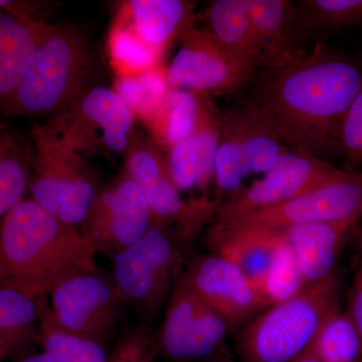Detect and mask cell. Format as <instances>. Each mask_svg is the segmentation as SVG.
Masks as SVG:
<instances>
[{
    "label": "cell",
    "instance_id": "cell-26",
    "mask_svg": "<svg viewBox=\"0 0 362 362\" xmlns=\"http://www.w3.org/2000/svg\"><path fill=\"white\" fill-rule=\"evenodd\" d=\"M294 6L304 44L349 28H362V0H301Z\"/></svg>",
    "mask_w": 362,
    "mask_h": 362
},
{
    "label": "cell",
    "instance_id": "cell-6",
    "mask_svg": "<svg viewBox=\"0 0 362 362\" xmlns=\"http://www.w3.org/2000/svg\"><path fill=\"white\" fill-rule=\"evenodd\" d=\"M182 242L173 228L153 221L141 239L113 257L112 284L144 320L166 306L185 274Z\"/></svg>",
    "mask_w": 362,
    "mask_h": 362
},
{
    "label": "cell",
    "instance_id": "cell-40",
    "mask_svg": "<svg viewBox=\"0 0 362 362\" xmlns=\"http://www.w3.org/2000/svg\"><path fill=\"white\" fill-rule=\"evenodd\" d=\"M357 362H362V356L361 357V358L358 359V361Z\"/></svg>",
    "mask_w": 362,
    "mask_h": 362
},
{
    "label": "cell",
    "instance_id": "cell-8",
    "mask_svg": "<svg viewBox=\"0 0 362 362\" xmlns=\"http://www.w3.org/2000/svg\"><path fill=\"white\" fill-rule=\"evenodd\" d=\"M136 117L114 88L95 85L45 124L71 148L88 154L126 153Z\"/></svg>",
    "mask_w": 362,
    "mask_h": 362
},
{
    "label": "cell",
    "instance_id": "cell-13",
    "mask_svg": "<svg viewBox=\"0 0 362 362\" xmlns=\"http://www.w3.org/2000/svg\"><path fill=\"white\" fill-rule=\"evenodd\" d=\"M339 170L323 159L290 150L263 178L221 202L214 225L291 201L322 185Z\"/></svg>",
    "mask_w": 362,
    "mask_h": 362
},
{
    "label": "cell",
    "instance_id": "cell-29",
    "mask_svg": "<svg viewBox=\"0 0 362 362\" xmlns=\"http://www.w3.org/2000/svg\"><path fill=\"white\" fill-rule=\"evenodd\" d=\"M108 52L117 78L135 75L161 66L160 54L145 44L118 16L109 32Z\"/></svg>",
    "mask_w": 362,
    "mask_h": 362
},
{
    "label": "cell",
    "instance_id": "cell-17",
    "mask_svg": "<svg viewBox=\"0 0 362 362\" xmlns=\"http://www.w3.org/2000/svg\"><path fill=\"white\" fill-rule=\"evenodd\" d=\"M261 52V70L279 68L303 56L296 9L288 0H247Z\"/></svg>",
    "mask_w": 362,
    "mask_h": 362
},
{
    "label": "cell",
    "instance_id": "cell-15",
    "mask_svg": "<svg viewBox=\"0 0 362 362\" xmlns=\"http://www.w3.org/2000/svg\"><path fill=\"white\" fill-rule=\"evenodd\" d=\"M183 277L232 328L269 307L240 269L218 255L197 259Z\"/></svg>",
    "mask_w": 362,
    "mask_h": 362
},
{
    "label": "cell",
    "instance_id": "cell-36",
    "mask_svg": "<svg viewBox=\"0 0 362 362\" xmlns=\"http://www.w3.org/2000/svg\"><path fill=\"white\" fill-rule=\"evenodd\" d=\"M359 246L361 247V249L358 252V258L356 259V264L354 269V275H352L351 285H350L349 293V310L346 312L349 314L350 318L352 319L357 331H358L361 340L362 356V240Z\"/></svg>",
    "mask_w": 362,
    "mask_h": 362
},
{
    "label": "cell",
    "instance_id": "cell-16",
    "mask_svg": "<svg viewBox=\"0 0 362 362\" xmlns=\"http://www.w3.org/2000/svg\"><path fill=\"white\" fill-rule=\"evenodd\" d=\"M199 95V110L194 129L187 139L166 150L169 173L181 192H206L214 180V162L221 141L223 112L213 97Z\"/></svg>",
    "mask_w": 362,
    "mask_h": 362
},
{
    "label": "cell",
    "instance_id": "cell-30",
    "mask_svg": "<svg viewBox=\"0 0 362 362\" xmlns=\"http://www.w3.org/2000/svg\"><path fill=\"white\" fill-rule=\"evenodd\" d=\"M114 90L136 117L145 122L168 96L169 87L163 66L116 78Z\"/></svg>",
    "mask_w": 362,
    "mask_h": 362
},
{
    "label": "cell",
    "instance_id": "cell-24",
    "mask_svg": "<svg viewBox=\"0 0 362 362\" xmlns=\"http://www.w3.org/2000/svg\"><path fill=\"white\" fill-rule=\"evenodd\" d=\"M33 149L23 136L0 123V220L25 199L32 175Z\"/></svg>",
    "mask_w": 362,
    "mask_h": 362
},
{
    "label": "cell",
    "instance_id": "cell-18",
    "mask_svg": "<svg viewBox=\"0 0 362 362\" xmlns=\"http://www.w3.org/2000/svg\"><path fill=\"white\" fill-rule=\"evenodd\" d=\"M204 30L240 70L251 77L261 71V52L247 0H214L202 13Z\"/></svg>",
    "mask_w": 362,
    "mask_h": 362
},
{
    "label": "cell",
    "instance_id": "cell-14",
    "mask_svg": "<svg viewBox=\"0 0 362 362\" xmlns=\"http://www.w3.org/2000/svg\"><path fill=\"white\" fill-rule=\"evenodd\" d=\"M165 71L171 89L211 97L235 93L254 80L230 61L204 28L195 25L181 35L177 52Z\"/></svg>",
    "mask_w": 362,
    "mask_h": 362
},
{
    "label": "cell",
    "instance_id": "cell-32",
    "mask_svg": "<svg viewBox=\"0 0 362 362\" xmlns=\"http://www.w3.org/2000/svg\"><path fill=\"white\" fill-rule=\"evenodd\" d=\"M306 287L294 252L283 232V239L266 278L263 298L268 306H272L297 296Z\"/></svg>",
    "mask_w": 362,
    "mask_h": 362
},
{
    "label": "cell",
    "instance_id": "cell-21",
    "mask_svg": "<svg viewBox=\"0 0 362 362\" xmlns=\"http://www.w3.org/2000/svg\"><path fill=\"white\" fill-rule=\"evenodd\" d=\"M356 226L311 223L283 230L307 286L322 282L334 275V267L343 245Z\"/></svg>",
    "mask_w": 362,
    "mask_h": 362
},
{
    "label": "cell",
    "instance_id": "cell-23",
    "mask_svg": "<svg viewBox=\"0 0 362 362\" xmlns=\"http://www.w3.org/2000/svg\"><path fill=\"white\" fill-rule=\"evenodd\" d=\"M47 299L0 289V362L39 338V321Z\"/></svg>",
    "mask_w": 362,
    "mask_h": 362
},
{
    "label": "cell",
    "instance_id": "cell-9",
    "mask_svg": "<svg viewBox=\"0 0 362 362\" xmlns=\"http://www.w3.org/2000/svg\"><path fill=\"white\" fill-rule=\"evenodd\" d=\"M362 221V173L341 170L306 194L237 220L213 225L221 228L284 230L311 223H349Z\"/></svg>",
    "mask_w": 362,
    "mask_h": 362
},
{
    "label": "cell",
    "instance_id": "cell-33",
    "mask_svg": "<svg viewBox=\"0 0 362 362\" xmlns=\"http://www.w3.org/2000/svg\"><path fill=\"white\" fill-rule=\"evenodd\" d=\"M39 340L54 362H108L104 346L57 329L42 313Z\"/></svg>",
    "mask_w": 362,
    "mask_h": 362
},
{
    "label": "cell",
    "instance_id": "cell-22",
    "mask_svg": "<svg viewBox=\"0 0 362 362\" xmlns=\"http://www.w3.org/2000/svg\"><path fill=\"white\" fill-rule=\"evenodd\" d=\"M37 21L0 7V114L13 102L37 45Z\"/></svg>",
    "mask_w": 362,
    "mask_h": 362
},
{
    "label": "cell",
    "instance_id": "cell-1",
    "mask_svg": "<svg viewBox=\"0 0 362 362\" xmlns=\"http://www.w3.org/2000/svg\"><path fill=\"white\" fill-rule=\"evenodd\" d=\"M251 105L291 150L327 161L341 156L340 131L362 90L356 59L318 44L292 63L258 71Z\"/></svg>",
    "mask_w": 362,
    "mask_h": 362
},
{
    "label": "cell",
    "instance_id": "cell-35",
    "mask_svg": "<svg viewBox=\"0 0 362 362\" xmlns=\"http://www.w3.org/2000/svg\"><path fill=\"white\" fill-rule=\"evenodd\" d=\"M340 150L349 163H362V90L352 102L343 121Z\"/></svg>",
    "mask_w": 362,
    "mask_h": 362
},
{
    "label": "cell",
    "instance_id": "cell-3",
    "mask_svg": "<svg viewBox=\"0 0 362 362\" xmlns=\"http://www.w3.org/2000/svg\"><path fill=\"white\" fill-rule=\"evenodd\" d=\"M30 66L4 115L47 118L64 113L95 86V59L84 33L63 23L37 21Z\"/></svg>",
    "mask_w": 362,
    "mask_h": 362
},
{
    "label": "cell",
    "instance_id": "cell-25",
    "mask_svg": "<svg viewBox=\"0 0 362 362\" xmlns=\"http://www.w3.org/2000/svg\"><path fill=\"white\" fill-rule=\"evenodd\" d=\"M235 109L239 121L247 175H265L291 149L251 105L243 103Z\"/></svg>",
    "mask_w": 362,
    "mask_h": 362
},
{
    "label": "cell",
    "instance_id": "cell-7",
    "mask_svg": "<svg viewBox=\"0 0 362 362\" xmlns=\"http://www.w3.org/2000/svg\"><path fill=\"white\" fill-rule=\"evenodd\" d=\"M125 157L124 170L142 190L154 221L173 228L183 242L216 216L218 204L209 197H183L169 173L165 152L148 135L135 131Z\"/></svg>",
    "mask_w": 362,
    "mask_h": 362
},
{
    "label": "cell",
    "instance_id": "cell-34",
    "mask_svg": "<svg viewBox=\"0 0 362 362\" xmlns=\"http://www.w3.org/2000/svg\"><path fill=\"white\" fill-rule=\"evenodd\" d=\"M157 354L156 337L145 328H137L118 340L108 362H153Z\"/></svg>",
    "mask_w": 362,
    "mask_h": 362
},
{
    "label": "cell",
    "instance_id": "cell-2",
    "mask_svg": "<svg viewBox=\"0 0 362 362\" xmlns=\"http://www.w3.org/2000/svg\"><path fill=\"white\" fill-rule=\"evenodd\" d=\"M97 254L78 226L23 199L0 220V289L47 299L69 279L99 274Z\"/></svg>",
    "mask_w": 362,
    "mask_h": 362
},
{
    "label": "cell",
    "instance_id": "cell-4",
    "mask_svg": "<svg viewBox=\"0 0 362 362\" xmlns=\"http://www.w3.org/2000/svg\"><path fill=\"white\" fill-rule=\"evenodd\" d=\"M339 311L338 278L307 286L297 296L267 307L239 337L240 362H293L315 341L326 321Z\"/></svg>",
    "mask_w": 362,
    "mask_h": 362
},
{
    "label": "cell",
    "instance_id": "cell-27",
    "mask_svg": "<svg viewBox=\"0 0 362 362\" xmlns=\"http://www.w3.org/2000/svg\"><path fill=\"white\" fill-rule=\"evenodd\" d=\"M197 110V93L171 89L158 109L143 124L150 139L166 151L192 134Z\"/></svg>",
    "mask_w": 362,
    "mask_h": 362
},
{
    "label": "cell",
    "instance_id": "cell-19",
    "mask_svg": "<svg viewBox=\"0 0 362 362\" xmlns=\"http://www.w3.org/2000/svg\"><path fill=\"white\" fill-rule=\"evenodd\" d=\"M194 7L185 0H130L117 16L163 58L168 47L194 25Z\"/></svg>",
    "mask_w": 362,
    "mask_h": 362
},
{
    "label": "cell",
    "instance_id": "cell-37",
    "mask_svg": "<svg viewBox=\"0 0 362 362\" xmlns=\"http://www.w3.org/2000/svg\"><path fill=\"white\" fill-rule=\"evenodd\" d=\"M21 362H54V361L51 354L42 351L40 352V354L25 357V358H23Z\"/></svg>",
    "mask_w": 362,
    "mask_h": 362
},
{
    "label": "cell",
    "instance_id": "cell-31",
    "mask_svg": "<svg viewBox=\"0 0 362 362\" xmlns=\"http://www.w3.org/2000/svg\"><path fill=\"white\" fill-rule=\"evenodd\" d=\"M311 347L321 362H357L361 356V337L347 312L333 314Z\"/></svg>",
    "mask_w": 362,
    "mask_h": 362
},
{
    "label": "cell",
    "instance_id": "cell-28",
    "mask_svg": "<svg viewBox=\"0 0 362 362\" xmlns=\"http://www.w3.org/2000/svg\"><path fill=\"white\" fill-rule=\"evenodd\" d=\"M247 175L239 121L233 107L223 113L221 141L214 162V181L221 197L218 206L243 189V181Z\"/></svg>",
    "mask_w": 362,
    "mask_h": 362
},
{
    "label": "cell",
    "instance_id": "cell-12",
    "mask_svg": "<svg viewBox=\"0 0 362 362\" xmlns=\"http://www.w3.org/2000/svg\"><path fill=\"white\" fill-rule=\"evenodd\" d=\"M153 221L142 190L123 170L100 189L80 230L98 254L115 257L141 239Z\"/></svg>",
    "mask_w": 362,
    "mask_h": 362
},
{
    "label": "cell",
    "instance_id": "cell-10",
    "mask_svg": "<svg viewBox=\"0 0 362 362\" xmlns=\"http://www.w3.org/2000/svg\"><path fill=\"white\" fill-rule=\"evenodd\" d=\"M232 326L181 277L165 307L158 351L176 362H209L226 357Z\"/></svg>",
    "mask_w": 362,
    "mask_h": 362
},
{
    "label": "cell",
    "instance_id": "cell-11",
    "mask_svg": "<svg viewBox=\"0 0 362 362\" xmlns=\"http://www.w3.org/2000/svg\"><path fill=\"white\" fill-rule=\"evenodd\" d=\"M42 314L57 329L104 346L115 332L120 298L99 274L69 279L49 295Z\"/></svg>",
    "mask_w": 362,
    "mask_h": 362
},
{
    "label": "cell",
    "instance_id": "cell-38",
    "mask_svg": "<svg viewBox=\"0 0 362 362\" xmlns=\"http://www.w3.org/2000/svg\"><path fill=\"white\" fill-rule=\"evenodd\" d=\"M293 362H321L320 359L318 358V356H316L314 350L312 349V347L307 350L305 354H302L301 356L298 357L296 361Z\"/></svg>",
    "mask_w": 362,
    "mask_h": 362
},
{
    "label": "cell",
    "instance_id": "cell-20",
    "mask_svg": "<svg viewBox=\"0 0 362 362\" xmlns=\"http://www.w3.org/2000/svg\"><path fill=\"white\" fill-rule=\"evenodd\" d=\"M282 239V230L261 228H211L209 233L214 254L237 266L262 297L267 276Z\"/></svg>",
    "mask_w": 362,
    "mask_h": 362
},
{
    "label": "cell",
    "instance_id": "cell-5",
    "mask_svg": "<svg viewBox=\"0 0 362 362\" xmlns=\"http://www.w3.org/2000/svg\"><path fill=\"white\" fill-rule=\"evenodd\" d=\"M30 143V199L59 220L80 228L100 192L96 175L85 156L45 123L33 125Z\"/></svg>",
    "mask_w": 362,
    "mask_h": 362
},
{
    "label": "cell",
    "instance_id": "cell-39",
    "mask_svg": "<svg viewBox=\"0 0 362 362\" xmlns=\"http://www.w3.org/2000/svg\"><path fill=\"white\" fill-rule=\"evenodd\" d=\"M209 362H233V361H230V359H228V357H223V358L216 359V361H209Z\"/></svg>",
    "mask_w": 362,
    "mask_h": 362
}]
</instances>
